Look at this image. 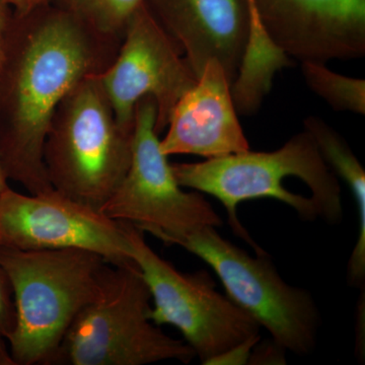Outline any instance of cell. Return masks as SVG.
Returning a JSON list of instances; mask_svg holds the SVG:
<instances>
[{"instance_id": "6da1fadb", "label": "cell", "mask_w": 365, "mask_h": 365, "mask_svg": "<svg viewBox=\"0 0 365 365\" xmlns=\"http://www.w3.org/2000/svg\"><path fill=\"white\" fill-rule=\"evenodd\" d=\"M121 42L50 2L14 13L0 66V165L28 193L54 191L43 150L53 114L79 81L102 73Z\"/></svg>"}, {"instance_id": "7a4b0ae2", "label": "cell", "mask_w": 365, "mask_h": 365, "mask_svg": "<svg viewBox=\"0 0 365 365\" xmlns=\"http://www.w3.org/2000/svg\"><path fill=\"white\" fill-rule=\"evenodd\" d=\"M172 169L182 188L208 194L225 206L235 235L257 255L265 252L252 241L237 217V206L245 201L274 199L307 222L321 217L337 225L342 220L339 180L304 129L270 153L249 150L200 163H172Z\"/></svg>"}, {"instance_id": "3957f363", "label": "cell", "mask_w": 365, "mask_h": 365, "mask_svg": "<svg viewBox=\"0 0 365 365\" xmlns=\"http://www.w3.org/2000/svg\"><path fill=\"white\" fill-rule=\"evenodd\" d=\"M16 323L6 343L14 365L53 364L67 331L95 299L110 263L85 249L0 248Z\"/></svg>"}, {"instance_id": "277c9868", "label": "cell", "mask_w": 365, "mask_h": 365, "mask_svg": "<svg viewBox=\"0 0 365 365\" xmlns=\"http://www.w3.org/2000/svg\"><path fill=\"white\" fill-rule=\"evenodd\" d=\"M98 76L79 81L62 98L43 158L55 192L101 212L129 169L133 130L118 123Z\"/></svg>"}, {"instance_id": "5b68a950", "label": "cell", "mask_w": 365, "mask_h": 365, "mask_svg": "<svg viewBox=\"0 0 365 365\" xmlns=\"http://www.w3.org/2000/svg\"><path fill=\"white\" fill-rule=\"evenodd\" d=\"M151 295L136 264H110L95 299L78 314L53 364L144 365L195 359L185 341L150 319Z\"/></svg>"}, {"instance_id": "8992f818", "label": "cell", "mask_w": 365, "mask_h": 365, "mask_svg": "<svg viewBox=\"0 0 365 365\" xmlns=\"http://www.w3.org/2000/svg\"><path fill=\"white\" fill-rule=\"evenodd\" d=\"M155 119L153 98H141L135 108L130 165L101 213L178 245L201 228L222 227V220L202 193L185 191L177 182L169 157L160 150Z\"/></svg>"}, {"instance_id": "52a82bcc", "label": "cell", "mask_w": 365, "mask_h": 365, "mask_svg": "<svg viewBox=\"0 0 365 365\" xmlns=\"http://www.w3.org/2000/svg\"><path fill=\"white\" fill-rule=\"evenodd\" d=\"M208 264L237 307L270 333L274 342L299 356L316 348L321 316L313 295L281 277L268 255L250 256L205 227L178 244Z\"/></svg>"}, {"instance_id": "ba28073f", "label": "cell", "mask_w": 365, "mask_h": 365, "mask_svg": "<svg viewBox=\"0 0 365 365\" xmlns=\"http://www.w3.org/2000/svg\"><path fill=\"white\" fill-rule=\"evenodd\" d=\"M125 227L131 260L150 292V321L178 329L201 364L259 335L256 319L218 292L207 272H180L150 248L143 230Z\"/></svg>"}, {"instance_id": "9c48e42d", "label": "cell", "mask_w": 365, "mask_h": 365, "mask_svg": "<svg viewBox=\"0 0 365 365\" xmlns=\"http://www.w3.org/2000/svg\"><path fill=\"white\" fill-rule=\"evenodd\" d=\"M98 78L118 123L126 130H133L139 101L153 98L158 135L167 128L178 102L198 79L144 4L129 21L116 57Z\"/></svg>"}, {"instance_id": "30bf717a", "label": "cell", "mask_w": 365, "mask_h": 365, "mask_svg": "<svg viewBox=\"0 0 365 365\" xmlns=\"http://www.w3.org/2000/svg\"><path fill=\"white\" fill-rule=\"evenodd\" d=\"M0 248L85 249L113 265L132 263L125 223L55 191L0 192Z\"/></svg>"}, {"instance_id": "8fae6325", "label": "cell", "mask_w": 365, "mask_h": 365, "mask_svg": "<svg viewBox=\"0 0 365 365\" xmlns=\"http://www.w3.org/2000/svg\"><path fill=\"white\" fill-rule=\"evenodd\" d=\"M269 40L290 59L327 64L365 55V0H253Z\"/></svg>"}, {"instance_id": "7c38bea8", "label": "cell", "mask_w": 365, "mask_h": 365, "mask_svg": "<svg viewBox=\"0 0 365 365\" xmlns=\"http://www.w3.org/2000/svg\"><path fill=\"white\" fill-rule=\"evenodd\" d=\"M197 78L210 60L234 83L248 44L249 0H144Z\"/></svg>"}, {"instance_id": "4fadbf2b", "label": "cell", "mask_w": 365, "mask_h": 365, "mask_svg": "<svg viewBox=\"0 0 365 365\" xmlns=\"http://www.w3.org/2000/svg\"><path fill=\"white\" fill-rule=\"evenodd\" d=\"M232 95V83L220 62L210 60L173 110L160 141L167 157L199 155L209 160L250 150Z\"/></svg>"}, {"instance_id": "5bb4252c", "label": "cell", "mask_w": 365, "mask_h": 365, "mask_svg": "<svg viewBox=\"0 0 365 365\" xmlns=\"http://www.w3.org/2000/svg\"><path fill=\"white\" fill-rule=\"evenodd\" d=\"M304 129L313 137L322 157L334 174L351 192L359 212V237L347 266V281L352 287L365 284V172L344 138L322 118L309 116Z\"/></svg>"}, {"instance_id": "9a60e30c", "label": "cell", "mask_w": 365, "mask_h": 365, "mask_svg": "<svg viewBox=\"0 0 365 365\" xmlns=\"http://www.w3.org/2000/svg\"><path fill=\"white\" fill-rule=\"evenodd\" d=\"M307 86L334 111L365 115V81L329 69L326 64L302 62Z\"/></svg>"}, {"instance_id": "2e32d148", "label": "cell", "mask_w": 365, "mask_h": 365, "mask_svg": "<svg viewBox=\"0 0 365 365\" xmlns=\"http://www.w3.org/2000/svg\"><path fill=\"white\" fill-rule=\"evenodd\" d=\"M71 11L91 30L122 42L129 21L144 0H52Z\"/></svg>"}, {"instance_id": "e0dca14e", "label": "cell", "mask_w": 365, "mask_h": 365, "mask_svg": "<svg viewBox=\"0 0 365 365\" xmlns=\"http://www.w3.org/2000/svg\"><path fill=\"white\" fill-rule=\"evenodd\" d=\"M16 323V312L13 292L6 271L0 265V337L7 339L13 332Z\"/></svg>"}, {"instance_id": "ac0fdd59", "label": "cell", "mask_w": 365, "mask_h": 365, "mask_svg": "<svg viewBox=\"0 0 365 365\" xmlns=\"http://www.w3.org/2000/svg\"><path fill=\"white\" fill-rule=\"evenodd\" d=\"M260 341V335L253 336L242 341L240 344L230 348L227 351L213 357L205 365H246L249 364L252 350Z\"/></svg>"}, {"instance_id": "d6986e66", "label": "cell", "mask_w": 365, "mask_h": 365, "mask_svg": "<svg viewBox=\"0 0 365 365\" xmlns=\"http://www.w3.org/2000/svg\"><path fill=\"white\" fill-rule=\"evenodd\" d=\"M259 342L252 350L249 364H287V350L282 346L278 345L273 340L263 344H259Z\"/></svg>"}, {"instance_id": "ffe728a7", "label": "cell", "mask_w": 365, "mask_h": 365, "mask_svg": "<svg viewBox=\"0 0 365 365\" xmlns=\"http://www.w3.org/2000/svg\"><path fill=\"white\" fill-rule=\"evenodd\" d=\"M14 11L4 0H0V66L6 55L7 43L13 28Z\"/></svg>"}, {"instance_id": "44dd1931", "label": "cell", "mask_w": 365, "mask_h": 365, "mask_svg": "<svg viewBox=\"0 0 365 365\" xmlns=\"http://www.w3.org/2000/svg\"><path fill=\"white\" fill-rule=\"evenodd\" d=\"M4 1L13 9L14 13L24 14L50 4L52 0H4Z\"/></svg>"}, {"instance_id": "7402d4cb", "label": "cell", "mask_w": 365, "mask_h": 365, "mask_svg": "<svg viewBox=\"0 0 365 365\" xmlns=\"http://www.w3.org/2000/svg\"><path fill=\"white\" fill-rule=\"evenodd\" d=\"M0 365H14L6 340L0 337Z\"/></svg>"}, {"instance_id": "603a6c76", "label": "cell", "mask_w": 365, "mask_h": 365, "mask_svg": "<svg viewBox=\"0 0 365 365\" xmlns=\"http://www.w3.org/2000/svg\"><path fill=\"white\" fill-rule=\"evenodd\" d=\"M7 187H9L6 175H4V170H2L1 165H0V192L4 191Z\"/></svg>"}, {"instance_id": "cb8c5ba5", "label": "cell", "mask_w": 365, "mask_h": 365, "mask_svg": "<svg viewBox=\"0 0 365 365\" xmlns=\"http://www.w3.org/2000/svg\"><path fill=\"white\" fill-rule=\"evenodd\" d=\"M250 9H251V23H257L259 21L258 14L255 9L253 0H249Z\"/></svg>"}]
</instances>
